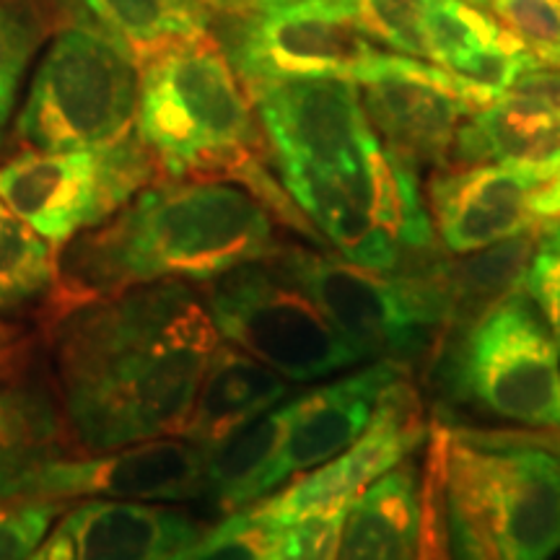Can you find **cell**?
I'll return each instance as SVG.
<instances>
[{"mask_svg": "<svg viewBox=\"0 0 560 560\" xmlns=\"http://www.w3.org/2000/svg\"><path fill=\"white\" fill-rule=\"evenodd\" d=\"M221 335L182 280L83 301L55 332L68 429L83 452L182 436Z\"/></svg>", "mask_w": 560, "mask_h": 560, "instance_id": "obj_1", "label": "cell"}, {"mask_svg": "<svg viewBox=\"0 0 560 560\" xmlns=\"http://www.w3.org/2000/svg\"><path fill=\"white\" fill-rule=\"evenodd\" d=\"M278 215L244 182L170 177L70 242L66 278L91 299L136 285L208 283L280 252Z\"/></svg>", "mask_w": 560, "mask_h": 560, "instance_id": "obj_2", "label": "cell"}, {"mask_svg": "<svg viewBox=\"0 0 560 560\" xmlns=\"http://www.w3.org/2000/svg\"><path fill=\"white\" fill-rule=\"evenodd\" d=\"M136 132L166 177H221L252 187L291 229L296 202L265 166L262 130L247 91L210 34L140 62Z\"/></svg>", "mask_w": 560, "mask_h": 560, "instance_id": "obj_3", "label": "cell"}, {"mask_svg": "<svg viewBox=\"0 0 560 560\" xmlns=\"http://www.w3.org/2000/svg\"><path fill=\"white\" fill-rule=\"evenodd\" d=\"M441 480L495 560L560 550V459L511 431L459 429L439 439Z\"/></svg>", "mask_w": 560, "mask_h": 560, "instance_id": "obj_4", "label": "cell"}, {"mask_svg": "<svg viewBox=\"0 0 560 560\" xmlns=\"http://www.w3.org/2000/svg\"><path fill=\"white\" fill-rule=\"evenodd\" d=\"M140 60L86 26H62L42 55L16 130L32 151L100 149L136 130Z\"/></svg>", "mask_w": 560, "mask_h": 560, "instance_id": "obj_5", "label": "cell"}, {"mask_svg": "<svg viewBox=\"0 0 560 560\" xmlns=\"http://www.w3.org/2000/svg\"><path fill=\"white\" fill-rule=\"evenodd\" d=\"M276 268L310 296L363 359L397 366L436 340L450 325V301L436 262L410 276H389L314 252H276Z\"/></svg>", "mask_w": 560, "mask_h": 560, "instance_id": "obj_6", "label": "cell"}, {"mask_svg": "<svg viewBox=\"0 0 560 560\" xmlns=\"http://www.w3.org/2000/svg\"><path fill=\"white\" fill-rule=\"evenodd\" d=\"M454 332L444 376L459 402L522 429H560V350L527 293Z\"/></svg>", "mask_w": 560, "mask_h": 560, "instance_id": "obj_7", "label": "cell"}, {"mask_svg": "<svg viewBox=\"0 0 560 560\" xmlns=\"http://www.w3.org/2000/svg\"><path fill=\"white\" fill-rule=\"evenodd\" d=\"M156 172V159L132 130L100 149L21 153L0 166V200L60 252L120 213Z\"/></svg>", "mask_w": 560, "mask_h": 560, "instance_id": "obj_8", "label": "cell"}, {"mask_svg": "<svg viewBox=\"0 0 560 560\" xmlns=\"http://www.w3.org/2000/svg\"><path fill=\"white\" fill-rule=\"evenodd\" d=\"M200 299L223 342L278 371L289 382H312L363 361L272 257L242 265L202 283Z\"/></svg>", "mask_w": 560, "mask_h": 560, "instance_id": "obj_9", "label": "cell"}, {"mask_svg": "<svg viewBox=\"0 0 560 560\" xmlns=\"http://www.w3.org/2000/svg\"><path fill=\"white\" fill-rule=\"evenodd\" d=\"M208 446L166 436L83 457H42L5 488L13 501H192L208 493Z\"/></svg>", "mask_w": 560, "mask_h": 560, "instance_id": "obj_10", "label": "cell"}, {"mask_svg": "<svg viewBox=\"0 0 560 560\" xmlns=\"http://www.w3.org/2000/svg\"><path fill=\"white\" fill-rule=\"evenodd\" d=\"M276 172L348 170L366 159L376 136L355 81L296 75L244 86Z\"/></svg>", "mask_w": 560, "mask_h": 560, "instance_id": "obj_11", "label": "cell"}, {"mask_svg": "<svg viewBox=\"0 0 560 560\" xmlns=\"http://www.w3.org/2000/svg\"><path fill=\"white\" fill-rule=\"evenodd\" d=\"M219 45L242 86L296 75L353 81L376 50L350 0H293L240 19L229 42Z\"/></svg>", "mask_w": 560, "mask_h": 560, "instance_id": "obj_12", "label": "cell"}, {"mask_svg": "<svg viewBox=\"0 0 560 560\" xmlns=\"http://www.w3.org/2000/svg\"><path fill=\"white\" fill-rule=\"evenodd\" d=\"M353 81L371 130L389 156L418 174L446 164L457 128L472 112L452 73L376 47Z\"/></svg>", "mask_w": 560, "mask_h": 560, "instance_id": "obj_13", "label": "cell"}, {"mask_svg": "<svg viewBox=\"0 0 560 560\" xmlns=\"http://www.w3.org/2000/svg\"><path fill=\"white\" fill-rule=\"evenodd\" d=\"M420 444H423L420 400L402 376L384 395L369 429L353 444L252 506L272 524H289L327 511H348L371 482L410 459Z\"/></svg>", "mask_w": 560, "mask_h": 560, "instance_id": "obj_14", "label": "cell"}, {"mask_svg": "<svg viewBox=\"0 0 560 560\" xmlns=\"http://www.w3.org/2000/svg\"><path fill=\"white\" fill-rule=\"evenodd\" d=\"M202 529L187 511L145 501H75L26 560H190Z\"/></svg>", "mask_w": 560, "mask_h": 560, "instance_id": "obj_15", "label": "cell"}, {"mask_svg": "<svg viewBox=\"0 0 560 560\" xmlns=\"http://www.w3.org/2000/svg\"><path fill=\"white\" fill-rule=\"evenodd\" d=\"M542 179L514 164L441 166L429 185L436 240L452 255H470L537 226L529 198Z\"/></svg>", "mask_w": 560, "mask_h": 560, "instance_id": "obj_16", "label": "cell"}, {"mask_svg": "<svg viewBox=\"0 0 560 560\" xmlns=\"http://www.w3.org/2000/svg\"><path fill=\"white\" fill-rule=\"evenodd\" d=\"M400 380L402 366L376 361L285 402V433L276 467L278 488L353 444L369 429L384 395Z\"/></svg>", "mask_w": 560, "mask_h": 560, "instance_id": "obj_17", "label": "cell"}, {"mask_svg": "<svg viewBox=\"0 0 560 560\" xmlns=\"http://www.w3.org/2000/svg\"><path fill=\"white\" fill-rule=\"evenodd\" d=\"M382 143L369 145L366 159L348 170L278 172L280 185L304 219L322 231L342 260L376 272H395L400 249L384 234L374 213V159Z\"/></svg>", "mask_w": 560, "mask_h": 560, "instance_id": "obj_18", "label": "cell"}, {"mask_svg": "<svg viewBox=\"0 0 560 560\" xmlns=\"http://www.w3.org/2000/svg\"><path fill=\"white\" fill-rule=\"evenodd\" d=\"M425 60L459 81L472 109L495 102L537 58L478 5L465 0H425Z\"/></svg>", "mask_w": 560, "mask_h": 560, "instance_id": "obj_19", "label": "cell"}, {"mask_svg": "<svg viewBox=\"0 0 560 560\" xmlns=\"http://www.w3.org/2000/svg\"><path fill=\"white\" fill-rule=\"evenodd\" d=\"M425 486L405 459L350 503L335 560H423Z\"/></svg>", "mask_w": 560, "mask_h": 560, "instance_id": "obj_20", "label": "cell"}, {"mask_svg": "<svg viewBox=\"0 0 560 560\" xmlns=\"http://www.w3.org/2000/svg\"><path fill=\"white\" fill-rule=\"evenodd\" d=\"M291 382L231 342H219L202 374L190 418L182 436L213 446L252 418L280 405Z\"/></svg>", "mask_w": 560, "mask_h": 560, "instance_id": "obj_21", "label": "cell"}, {"mask_svg": "<svg viewBox=\"0 0 560 560\" xmlns=\"http://www.w3.org/2000/svg\"><path fill=\"white\" fill-rule=\"evenodd\" d=\"M66 26H86L120 42L143 62L182 39L208 34L206 0H39Z\"/></svg>", "mask_w": 560, "mask_h": 560, "instance_id": "obj_22", "label": "cell"}, {"mask_svg": "<svg viewBox=\"0 0 560 560\" xmlns=\"http://www.w3.org/2000/svg\"><path fill=\"white\" fill-rule=\"evenodd\" d=\"M285 433V402L252 418L219 444L208 446V493L223 514L276 493V467Z\"/></svg>", "mask_w": 560, "mask_h": 560, "instance_id": "obj_23", "label": "cell"}, {"mask_svg": "<svg viewBox=\"0 0 560 560\" xmlns=\"http://www.w3.org/2000/svg\"><path fill=\"white\" fill-rule=\"evenodd\" d=\"M540 226L542 221L486 249L459 255V260L436 262L439 280L450 301L452 330L470 325L511 293L524 291V278L540 242Z\"/></svg>", "mask_w": 560, "mask_h": 560, "instance_id": "obj_24", "label": "cell"}, {"mask_svg": "<svg viewBox=\"0 0 560 560\" xmlns=\"http://www.w3.org/2000/svg\"><path fill=\"white\" fill-rule=\"evenodd\" d=\"M58 252L0 200V312L34 304L58 280Z\"/></svg>", "mask_w": 560, "mask_h": 560, "instance_id": "obj_25", "label": "cell"}, {"mask_svg": "<svg viewBox=\"0 0 560 560\" xmlns=\"http://www.w3.org/2000/svg\"><path fill=\"white\" fill-rule=\"evenodd\" d=\"M55 418L34 392L0 387V503L19 472L52 454Z\"/></svg>", "mask_w": 560, "mask_h": 560, "instance_id": "obj_26", "label": "cell"}, {"mask_svg": "<svg viewBox=\"0 0 560 560\" xmlns=\"http://www.w3.org/2000/svg\"><path fill=\"white\" fill-rule=\"evenodd\" d=\"M42 39L37 19L16 0H0V138L16 109L21 83Z\"/></svg>", "mask_w": 560, "mask_h": 560, "instance_id": "obj_27", "label": "cell"}, {"mask_svg": "<svg viewBox=\"0 0 560 560\" xmlns=\"http://www.w3.org/2000/svg\"><path fill=\"white\" fill-rule=\"evenodd\" d=\"M361 30L392 52L425 60V0H350Z\"/></svg>", "mask_w": 560, "mask_h": 560, "instance_id": "obj_28", "label": "cell"}, {"mask_svg": "<svg viewBox=\"0 0 560 560\" xmlns=\"http://www.w3.org/2000/svg\"><path fill=\"white\" fill-rule=\"evenodd\" d=\"M272 537L276 524L255 506L236 509L202 532L190 560H272Z\"/></svg>", "mask_w": 560, "mask_h": 560, "instance_id": "obj_29", "label": "cell"}, {"mask_svg": "<svg viewBox=\"0 0 560 560\" xmlns=\"http://www.w3.org/2000/svg\"><path fill=\"white\" fill-rule=\"evenodd\" d=\"M488 9L535 58L560 66V0H490Z\"/></svg>", "mask_w": 560, "mask_h": 560, "instance_id": "obj_30", "label": "cell"}, {"mask_svg": "<svg viewBox=\"0 0 560 560\" xmlns=\"http://www.w3.org/2000/svg\"><path fill=\"white\" fill-rule=\"evenodd\" d=\"M346 511H327L276 524L272 560H335Z\"/></svg>", "mask_w": 560, "mask_h": 560, "instance_id": "obj_31", "label": "cell"}, {"mask_svg": "<svg viewBox=\"0 0 560 560\" xmlns=\"http://www.w3.org/2000/svg\"><path fill=\"white\" fill-rule=\"evenodd\" d=\"M60 511L58 501L0 503V560H26Z\"/></svg>", "mask_w": 560, "mask_h": 560, "instance_id": "obj_32", "label": "cell"}, {"mask_svg": "<svg viewBox=\"0 0 560 560\" xmlns=\"http://www.w3.org/2000/svg\"><path fill=\"white\" fill-rule=\"evenodd\" d=\"M524 293L540 312L560 350V244L545 240L542 234L524 278Z\"/></svg>", "mask_w": 560, "mask_h": 560, "instance_id": "obj_33", "label": "cell"}, {"mask_svg": "<svg viewBox=\"0 0 560 560\" xmlns=\"http://www.w3.org/2000/svg\"><path fill=\"white\" fill-rule=\"evenodd\" d=\"M441 537H444L446 560H495L470 516L446 493L444 480H441Z\"/></svg>", "mask_w": 560, "mask_h": 560, "instance_id": "obj_34", "label": "cell"}, {"mask_svg": "<svg viewBox=\"0 0 560 560\" xmlns=\"http://www.w3.org/2000/svg\"><path fill=\"white\" fill-rule=\"evenodd\" d=\"M501 96L527 102L552 115H560V66H550L537 58L516 75L514 83Z\"/></svg>", "mask_w": 560, "mask_h": 560, "instance_id": "obj_35", "label": "cell"}, {"mask_svg": "<svg viewBox=\"0 0 560 560\" xmlns=\"http://www.w3.org/2000/svg\"><path fill=\"white\" fill-rule=\"evenodd\" d=\"M441 522V472L431 470L425 478V558L436 560V537Z\"/></svg>", "mask_w": 560, "mask_h": 560, "instance_id": "obj_36", "label": "cell"}, {"mask_svg": "<svg viewBox=\"0 0 560 560\" xmlns=\"http://www.w3.org/2000/svg\"><path fill=\"white\" fill-rule=\"evenodd\" d=\"M529 210L537 221H560V166L548 182H542L532 192Z\"/></svg>", "mask_w": 560, "mask_h": 560, "instance_id": "obj_37", "label": "cell"}, {"mask_svg": "<svg viewBox=\"0 0 560 560\" xmlns=\"http://www.w3.org/2000/svg\"><path fill=\"white\" fill-rule=\"evenodd\" d=\"M206 3H208V9H219L226 13V16L247 19V16H255V13L293 3V0H206Z\"/></svg>", "mask_w": 560, "mask_h": 560, "instance_id": "obj_38", "label": "cell"}, {"mask_svg": "<svg viewBox=\"0 0 560 560\" xmlns=\"http://www.w3.org/2000/svg\"><path fill=\"white\" fill-rule=\"evenodd\" d=\"M21 348V332L19 327L5 325L0 322V371L9 369L13 361H16V353Z\"/></svg>", "mask_w": 560, "mask_h": 560, "instance_id": "obj_39", "label": "cell"}, {"mask_svg": "<svg viewBox=\"0 0 560 560\" xmlns=\"http://www.w3.org/2000/svg\"><path fill=\"white\" fill-rule=\"evenodd\" d=\"M516 439L527 441V444H535V446H542V450H548L556 454L560 459V429H542V431H511Z\"/></svg>", "mask_w": 560, "mask_h": 560, "instance_id": "obj_40", "label": "cell"}, {"mask_svg": "<svg viewBox=\"0 0 560 560\" xmlns=\"http://www.w3.org/2000/svg\"><path fill=\"white\" fill-rule=\"evenodd\" d=\"M540 234L545 236V240L560 244V221H542Z\"/></svg>", "mask_w": 560, "mask_h": 560, "instance_id": "obj_41", "label": "cell"}, {"mask_svg": "<svg viewBox=\"0 0 560 560\" xmlns=\"http://www.w3.org/2000/svg\"><path fill=\"white\" fill-rule=\"evenodd\" d=\"M436 560H446V556H444V537H441V522H439V537H436Z\"/></svg>", "mask_w": 560, "mask_h": 560, "instance_id": "obj_42", "label": "cell"}, {"mask_svg": "<svg viewBox=\"0 0 560 560\" xmlns=\"http://www.w3.org/2000/svg\"><path fill=\"white\" fill-rule=\"evenodd\" d=\"M465 3H470V5H478V9H488V5H490V0H465Z\"/></svg>", "mask_w": 560, "mask_h": 560, "instance_id": "obj_43", "label": "cell"}]
</instances>
